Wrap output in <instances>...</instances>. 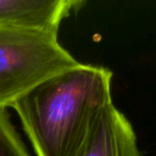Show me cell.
Wrapping results in <instances>:
<instances>
[{
    "label": "cell",
    "instance_id": "cell-3",
    "mask_svg": "<svg viewBox=\"0 0 156 156\" xmlns=\"http://www.w3.org/2000/svg\"><path fill=\"white\" fill-rule=\"evenodd\" d=\"M73 156H142L130 122L113 103L98 115Z\"/></svg>",
    "mask_w": 156,
    "mask_h": 156
},
{
    "label": "cell",
    "instance_id": "cell-5",
    "mask_svg": "<svg viewBox=\"0 0 156 156\" xmlns=\"http://www.w3.org/2000/svg\"><path fill=\"white\" fill-rule=\"evenodd\" d=\"M0 156H30L3 108H0Z\"/></svg>",
    "mask_w": 156,
    "mask_h": 156
},
{
    "label": "cell",
    "instance_id": "cell-4",
    "mask_svg": "<svg viewBox=\"0 0 156 156\" xmlns=\"http://www.w3.org/2000/svg\"><path fill=\"white\" fill-rule=\"evenodd\" d=\"M85 5L83 0H0V28L58 33L61 23Z\"/></svg>",
    "mask_w": 156,
    "mask_h": 156
},
{
    "label": "cell",
    "instance_id": "cell-1",
    "mask_svg": "<svg viewBox=\"0 0 156 156\" xmlns=\"http://www.w3.org/2000/svg\"><path fill=\"white\" fill-rule=\"evenodd\" d=\"M112 72L80 63L18 98L16 111L37 156H73L100 112L112 103Z\"/></svg>",
    "mask_w": 156,
    "mask_h": 156
},
{
    "label": "cell",
    "instance_id": "cell-2",
    "mask_svg": "<svg viewBox=\"0 0 156 156\" xmlns=\"http://www.w3.org/2000/svg\"><path fill=\"white\" fill-rule=\"evenodd\" d=\"M79 64L59 43L58 33L0 28V108Z\"/></svg>",
    "mask_w": 156,
    "mask_h": 156
}]
</instances>
